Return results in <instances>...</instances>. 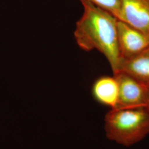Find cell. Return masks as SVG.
Here are the masks:
<instances>
[{
    "label": "cell",
    "mask_w": 149,
    "mask_h": 149,
    "mask_svg": "<svg viewBox=\"0 0 149 149\" xmlns=\"http://www.w3.org/2000/svg\"><path fill=\"white\" fill-rule=\"evenodd\" d=\"M92 93L96 101L102 105L111 109L117 106L119 86L114 76H102L97 79L92 86Z\"/></svg>",
    "instance_id": "6"
},
{
    "label": "cell",
    "mask_w": 149,
    "mask_h": 149,
    "mask_svg": "<svg viewBox=\"0 0 149 149\" xmlns=\"http://www.w3.org/2000/svg\"><path fill=\"white\" fill-rule=\"evenodd\" d=\"M82 15L76 23L74 39L82 50H97L110 65L113 74L119 71L121 59L118 44V19L86 0H80Z\"/></svg>",
    "instance_id": "1"
},
{
    "label": "cell",
    "mask_w": 149,
    "mask_h": 149,
    "mask_svg": "<svg viewBox=\"0 0 149 149\" xmlns=\"http://www.w3.org/2000/svg\"><path fill=\"white\" fill-rule=\"evenodd\" d=\"M121 21L149 36V0H123Z\"/></svg>",
    "instance_id": "5"
},
{
    "label": "cell",
    "mask_w": 149,
    "mask_h": 149,
    "mask_svg": "<svg viewBox=\"0 0 149 149\" xmlns=\"http://www.w3.org/2000/svg\"><path fill=\"white\" fill-rule=\"evenodd\" d=\"M104 130L109 140L133 145L149 134V111L145 107L111 109L104 118Z\"/></svg>",
    "instance_id": "2"
},
{
    "label": "cell",
    "mask_w": 149,
    "mask_h": 149,
    "mask_svg": "<svg viewBox=\"0 0 149 149\" xmlns=\"http://www.w3.org/2000/svg\"><path fill=\"white\" fill-rule=\"evenodd\" d=\"M119 72L143 84H149V48L132 58L122 60Z\"/></svg>",
    "instance_id": "7"
},
{
    "label": "cell",
    "mask_w": 149,
    "mask_h": 149,
    "mask_svg": "<svg viewBox=\"0 0 149 149\" xmlns=\"http://www.w3.org/2000/svg\"><path fill=\"white\" fill-rule=\"evenodd\" d=\"M80 1V0H79ZM111 13L118 20L122 19L123 0H86Z\"/></svg>",
    "instance_id": "8"
},
{
    "label": "cell",
    "mask_w": 149,
    "mask_h": 149,
    "mask_svg": "<svg viewBox=\"0 0 149 149\" xmlns=\"http://www.w3.org/2000/svg\"><path fill=\"white\" fill-rule=\"evenodd\" d=\"M145 85V88H146V107L148 109L149 111V84Z\"/></svg>",
    "instance_id": "9"
},
{
    "label": "cell",
    "mask_w": 149,
    "mask_h": 149,
    "mask_svg": "<svg viewBox=\"0 0 149 149\" xmlns=\"http://www.w3.org/2000/svg\"><path fill=\"white\" fill-rule=\"evenodd\" d=\"M113 76L117 80L119 97L116 108L146 107L145 85L128 74L119 72Z\"/></svg>",
    "instance_id": "4"
},
{
    "label": "cell",
    "mask_w": 149,
    "mask_h": 149,
    "mask_svg": "<svg viewBox=\"0 0 149 149\" xmlns=\"http://www.w3.org/2000/svg\"><path fill=\"white\" fill-rule=\"evenodd\" d=\"M117 37L121 61L132 58L149 48V36L125 22L118 21Z\"/></svg>",
    "instance_id": "3"
}]
</instances>
